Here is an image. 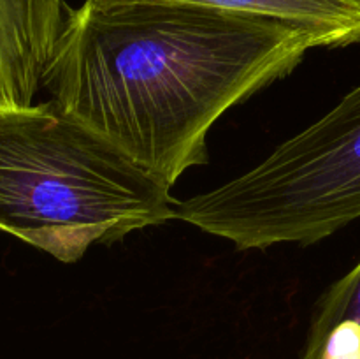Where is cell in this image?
I'll return each instance as SVG.
<instances>
[{
    "label": "cell",
    "instance_id": "4",
    "mask_svg": "<svg viewBox=\"0 0 360 359\" xmlns=\"http://www.w3.org/2000/svg\"><path fill=\"white\" fill-rule=\"evenodd\" d=\"M63 0H0V108H27L55 55Z\"/></svg>",
    "mask_w": 360,
    "mask_h": 359
},
{
    "label": "cell",
    "instance_id": "5",
    "mask_svg": "<svg viewBox=\"0 0 360 359\" xmlns=\"http://www.w3.org/2000/svg\"><path fill=\"white\" fill-rule=\"evenodd\" d=\"M97 7L174 4L274 18L311 32L322 48L360 42V0H86Z\"/></svg>",
    "mask_w": 360,
    "mask_h": 359
},
{
    "label": "cell",
    "instance_id": "2",
    "mask_svg": "<svg viewBox=\"0 0 360 359\" xmlns=\"http://www.w3.org/2000/svg\"><path fill=\"white\" fill-rule=\"evenodd\" d=\"M171 187L53 101L0 108V231L74 264L178 220Z\"/></svg>",
    "mask_w": 360,
    "mask_h": 359
},
{
    "label": "cell",
    "instance_id": "6",
    "mask_svg": "<svg viewBox=\"0 0 360 359\" xmlns=\"http://www.w3.org/2000/svg\"><path fill=\"white\" fill-rule=\"evenodd\" d=\"M347 320L360 326V260L345 277L334 282L316 303L301 359H319L329 331Z\"/></svg>",
    "mask_w": 360,
    "mask_h": 359
},
{
    "label": "cell",
    "instance_id": "3",
    "mask_svg": "<svg viewBox=\"0 0 360 359\" xmlns=\"http://www.w3.org/2000/svg\"><path fill=\"white\" fill-rule=\"evenodd\" d=\"M178 220L238 250L326 239L360 218V83L243 175L185 201Z\"/></svg>",
    "mask_w": 360,
    "mask_h": 359
},
{
    "label": "cell",
    "instance_id": "1",
    "mask_svg": "<svg viewBox=\"0 0 360 359\" xmlns=\"http://www.w3.org/2000/svg\"><path fill=\"white\" fill-rule=\"evenodd\" d=\"M320 41L301 27L195 6L65 11L42 87L137 165L174 185L207 162V134L234 106L294 73Z\"/></svg>",
    "mask_w": 360,
    "mask_h": 359
},
{
    "label": "cell",
    "instance_id": "7",
    "mask_svg": "<svg viewBox=\"0 0 360 359\" xmlns=\"http://www.w3.org/2000/svg\"><path fill=\"white\" fill-rule=\"evenodd\" d=\"M319 359H360V326L341 322L329 331L320 348Z\"/></svg>",
    "mask_w": 360,
    "mask_h": 359
}]
</instances>
